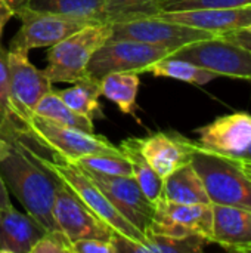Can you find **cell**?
Wrapping results in <instances>:
<instances>
[{
  "label": "cell",
  "instance_id": "7402d4cb",
  "mask_svg": "<svg viewBox=\"0 0 251 253\" xmlns=\"http://www.w3.org/2000/svg\"><path fill=\"white\" fill-rule=\"evenodd\" d=\"M120 150L123 154L129 159L133 170V178L141 187L142 193L152 202L158 203L163 199V185L164 179L160 178V175L151 168V165L146 162V159L142 156L138 139L136 138H127L120 145Z\"/></svg>",
  "mask_w": 251,
  "mask_h": 253
},
{
  "label": "cell",
  "instance_id": "e0dca14e",
  "mask_svg": "<svg viewBox=\"0 0 251 253\" xmlns=\"http://www.w3.org/2000/svg\"><path fill=\"white\" fill-rule=\"evenodd\" d=\"M46 230L28 213L12 205L0 209V253H31V248Z\"/></svg>",
  "mask_w": 251,
  "mask_h": 253
},
{
  "label": "cell",
  "instance_id": "4316f807",
  "mask_svg": "<svg viewBox=\"0 0 251 253\" xmlns=\"http://www.w3.org/2000/svg\"><path fill=\"white\" fill-rule=\"evenodd\" d=\"M25 135H31V133L28 127L15 117L10 105L7 50L0 46V138L10 141Z\"/></svg>",
  "mask_w": 251,
  "mask_h": 253
},
{
  "label": "cell",
  "instance_id": "4fadbf2b",
  "mask_svg": "<svg viewBox=\"0 0 251 253\" xmlns=\"http://www.w3.org/2000/svg\"><path fill=\"white\" fill-rule=\"evenodd\" d=\"M197 133V144L204 150L235 159L251 145V114L240 111L220 116L198 127Z\"/></svg>",
  "mask_w": 251,
  "mask_h": 253
},
{
  "label": "cell",
  "instance_id": "8992f818",
  "mask_svg": "<svg viewBox=\"0 0 251 253\" xmlns=\"http://www.w3.org/2000/svg\"><path fill=\"white\" fill-rule=\"evenodd\" d=\"M172 56L186 59L217 77L251 82V50L223 36L189 43L175 50Z\"/></svg>",
  "mask_w": 251,
  "mask_h": 253
},
{
  "label": "cell",
  "instance_id": "7c38bea8",
  "mask_svg": "<svg viewBox=\"0 0 251 253\" xmlns=\"http://www.w3.org/2000/svg\"><path fill=\"white\" fill-rule=\"evenodd\" d=\"M84 170V169H83ZM90 179L104 191L114 208L132 222L141 233L146 234L157 211V203H152L141 190L133 176H114L84 170Z\"/></svg>",
  "mask_w": 251,
  "mask_h": 253
},
{
  "label": "cell",
  "instance_id": "9a60e30c",
  "mask_svg": "<svg viewBox=\"0 0 251 253\" xmlns=\"http://www.w3.org/2000/svg\"><path fill=\"white\" fill-rule=\"evenodd\" d=\"M158 16L172 22L200 28L213 33L216 36H222L237 30L251 28V4L241 7H225V9L172 10V12H161Z\"/></svg>",
  "mask_w": 251,
  "mask_h": 253
},
{
  "label": "cell",
  "instance_id": "d6a6232c",
  "mask_svg": "<svg viewBox=\"0 0 251 253\" xmlns=\"http://www.w3.org/2000/svg\"><path fill=\"white\" fill-rule=\"evenodd\" d=\"M225 39H229L244 47H247L249 50H251V28H244V30H237L232 33H226L222 34Z\"/></svg>",
  "mask_w": 251,
  "mask_h": 253
},
{
  "label": "cell",
  "instance_id": "d4e9b609",
  "mask_svg": "<svg viewBox=\"0 0 251 253\" xmlns=\"http://www.w3.org/2000/svg\"><path fill=\"white\" fill-rule=\"evenodd\" d=\"M34 114L47 119L50 122L64 125V126H70V127H75L89 133L95 132L93 127V122L77 114L75 111H72L64 101L62 98L56 93V90H49L37 104Z\"/></svg>",
  "mask_w": 251,
  "mask_h": 253
},
{
  "label": "cell",
  "instance_id": "ac0fdd59",
  "mask_svg": "<svg viewBox=\"0 0 251 253\" xmlns=\"http://www.w3.org/2000/svg\"><path fill=\"white\" fill-rule=\"evenodd\" d=\"M155 218L175 222L188 231L206 237L212 243L213 233V205H182L161 199L157 203Z\"/></svg>",
  "mask_w": 251,
  "mask_h": 253
},
{
  "label": "cell",
  "instance_id": "44dd1931",
  "mask_svg": "<svg viewBox=\"0 0 251 253\" xmlns=\"http://www.w3.org/2000/svg\"><path fill=\"white\" fill-rule=\"evenodd\" d=\"M62 101L77 114L95 122V119H102V107L99 104L101 95V82L90 77H84L71 87L56 90Z\"/></svg>",
  "mask_w": 251,
  "mask_h": 253
},
{
  "label": "cell",
  "instance_id": "83f0119b",
  "mask_svg": "<svg viewBox=\"0 0 251 253\" xmlns=\"http://www.w3.org/2000/svg\"><path fill=\"white\" fill-rule=\"evenodd\" d=\"M207 243L210 242L203 236L169 237L146 233L145 242L142 243V253H197L203 252Z\"/></svg>",
  "mask_w": 251,
  "mask_h": 253
},
{
  "label": "cell",
  "instance_id": "836d02e7",
  "mask_svg": "<svg viewBox=\"0 0 251 253\" xmlns=\"http://www.w3.org/2000/svg\"><path fill=\"white\" fill-rule=\"evenodd\" d=\"M12 16H15V10L7 4L6 0H0V39H1L6 24L9 22V19Z\"/></svg>",
  "mask_w": 251,
  "mask_h": 253
},
{
  "label": "cell",
  "instance_id": "f1b7e54d",
  "mask_svg": "<svg viewBox=\"0 0 251 253\" xmlns=\"http://www.w3.org/2000/svg\"><path fill=\"white\" fill-rule=\"evenodd\" d=\"M71 162V160H70ZM78 168L102 175L114 176H133L132 165L129 159L121 153H101L72 160Z\"/></svg>",
  "mask_w": 251,
  "mask_h": 253
},
{
  "label": "cell",
  "instance_id": "4dcf8cb0",
  "mask_svg": "<svg viewBox=\"0 0 251 253\" xmlns=\"http://www.w3.org/2000/svg\"><path fill=\"white\" fill-rule=\"evenodd\" d=\"M71 242L61 230L46 231L31 248V253H70Z\"/></svg>",
  "mask_w": 251,
  "mask_h": 253
},
{
  "label": "cell",
  "instance_id": "1f68e13d",
  "mask_svg": "<svg viewBox=\"0 0 251 253\" xmlns=\"http://www.w3.org/2000/svg\"><path fill=\"white\" fill-rule=\"evenodd\" d=\"M70 253H117V251L112 240L81 239L71 243Z\"/></svg>",
  "mask_w": 251,
  "mask_h": 253
},
{
  "label": "cell",
  "instance_id": "cb8c5ba5",
  "mask_svg": "<svg viewBox=\"0 0 251 253\" xmlns=\"http://www.w3.org/2000/svg\"><path fill=\"white\" fill-rule=\"evenodd\" d=\"M146 73H151L154 77L175 79V80H180V82L191 83L195 86H204L213 82L215 79H217V74L209 70H204L186 59H180L172 55L152 64Z\"/></svg>",
  "mask_w": 251,
  "mask_h": 253
},
{
  "label": "cell",
  "instance_id": "30bf717a",
  "mask_svg": "<svg viewBox=\"0 0 251 253\" xmlns=\"http://www.w3.org/2000/svg\"><path fill=\"white\" fill-rule=\"evenodd\" d=\"M111 28H112L111 39L138 40V42L167 47L173 52L189 43L216 36L213 33L194 28L189 25H183V24L172 22L160 16H151V18L121 22V24H112Z\"/></svg>",
  "mask_w": 251,
  "mask_h": 253
},
{
  "label": "cell",
  "instance_id": "ab89813d",
  "mask_svg": "<svg viewBox=\"0 0 251 253\" xmlns=\"http://www.w3.org/2000/svg\"><path fill=\"white\" fill-rule=\"evenodd\" d=\"M250 252H251V251H250Z\"/></svg>",
  "mask_w": 251,
  "mask_h": 253
},
{
  "label": "cell",
  "instance_id": "603a6c76",
  "mask_svg": "<svg viewBox=\"0 0 251 253\" xmlns=\"http://www.w3.org/2000/svg\"><path fill=\"white\" fill-rule=\"evenodd\" d=\"M105 1L107 0H28L25 6L34 10L105 22Z\"/></svg>",
  "mask_w": 251,
  "mask_h": 253
},
{
  "label": "cell",
  "instance_id": "f546056e",
  "mask_svg": "<svg viewBox=\"0 0 251 253\" xmlns=\"http://www.w3.org/2000/svg\"><path fill=\"white\" fill-rule=\"evenodd\" d=\"M251 0H166L163 12L189 9H225L250 6Z\"/></svg>",
  "mask_w": 251,
  "mask_h": 253
},
{
  "label": "cell",
  "instance_id": "3957f363",
  "mask_svg": "<svg viewBox=\"0 0 251 253\" xmlns=\"http://www.w3.org/2000/svg\"><path fill=\"white\" fill-rule=\"evenodd\" d=\"M111 24L87 25L49 47L46 76L52 83H75L86 76L93 53L111 37Z\"/></svg>",
  "mask_w": 251,
  "mask_h": 253
},
{
  "label": "cell",
  "instance_id": "d6986e66",
  "mask_svg": "<svg viewBox=\"0 0 251 253\" xmlns=\"http://www.w3.org/2000/svg\"><path fill=\"white\" fill-rule=\"evenodd\" d=\"M163 199L182 205H212L204 184L191 163L179 168L164 179Z\"/></svg>",
  "mask_w": 251,
  "mask_h": 253
},
{
  "label": "cell",
  "instance_id": "f35d334b",
  "mask_svg": "<svg viewBox=\"0 0 251 253\" xmlns=\"http://www.w3.org/2000/svg\"><path fill=\"white\" fill-rule=\"evenodd\" d=\"M244 166V169H246V172L249 173V176L251 178V165H243Z\"/></svg>",
  "mask_w": 251,
  "mask_h": 253
},
{
  "label": "cell",
  "instance_id": "8fae6325",
  "mask_svg": "<svg viewBox=\"0 0 251 253\" xmlns=\"http://www.w3.org/2000/svg\"><path fill=\"white\" fill-rule=\"evenodd\" d=\"M53 218L58 230H61L71 243L81 239L112 240L115 234L111 227L95 215L61 179L55 194Z\"/></svg>",
  "mask_w": 251,
  "mask_h": 253
},
{
  "label": "cell",
  "instance_id": "484cf974",
  "mask_svg": "<svg viewBox=\"0 0 251 253\" xmlns=\"http://www.w3.org/2000/svg\"><path fill=\"white\" fill-rule=\"evenodd\" d=\"M166 0H107L105 18L107 24H121L151 16L163 12Z\"/></svg>",
  "mask_w": 251,
  "mask_h": 253
},
{
  "label": "cell",
  "instance_id": "9c48e42d",
  "mask_svg": "<svg viewBox=\"0 0 251 253\" xmlns=\"http://www.w3.org/2000/svg\"><path fill=\"white\" fill-rule=\"evenodd\" d=\"M7 73L13 114L27 126L40 99L53 89V83L49 80L44 70H38L30 62L28 53L25 52L7 50Z\"/></svg>",
  "mask_w": 251,
  "mask_h": 253
},
{
  "label": "cell",
  "instance_id": "ba28073f",
  "mask_svg": "<svg viewBox=\"0 0 251 253\" xmlns=\"http://www.w3.org/2000/svg\"><path fill=\"white\" fill-rule=\"evenodd\" d=\"M15 16L21 19V28L12 37L9 50H18L28 53L34 47H50L72 33L98 24L87 19L71 18L53 12L34 10L27 6L15 12Z\"/></svg>",
  "mask_w": 251,
  "mask_h": 253
},
{
  "label": "cell",
  "instance_id": "2e32d148",
  "mask_svg": "<svg viewBox=\"0 0 251 253\" xmlns=\"http://www.w3.org/2000/svg\"><path fill=\"white\" fill-rule=\"evenodd\" d=\"M212 243L231 252L251 251V211L213 205Z\"/></svg>",
  "mask_w": 251,
  "mask_h": 253
},
{
  "label": "cell",
  "instance_id": "5bb4252c",
  "mask_svg": "<svg viewBox=\"0 0 251 253\" xmlns=\"http://www.w3.org/2000/svg\"><path fill=\"white\" fill-rule=\"evenodd\" d=\"M136 139L142 156L161 179H166L179 168L191 163L194 141L180 133L155 132Z\"/></svg>",
  "mask_w": 251,
  "mask_h": 253
},
{
  "label": "cell",
  "instance_id": "277c9868",
  "mask_svg": "<svg viewBox=\"0 0 251 253\" xmlns=\"http://www.w3.org/2000/svg\"><path fill=\"white\" fill-rule=\"evenodd\" d=\"M40 160L61 181H64L95 215H98L107 225H109L115 234H120L136 243L145 242V234L141 233L114 208L104 191L90 179V176L81 168L56 154H53V159H47L40 154Z\"/></svg>",
  "mask_w": 251,
  "mask_h": 253
},
{
  "label": "cell",
  "instance_id": "6da1fadb",
  "mask_svg": "<svg viewBox=\"0 0 251 253\" xmlns=\"http://www.w3.org/2000/svg\"><path fill=\"white\" fill-rule=\"evenodd\" d=\"M9 142V154L0 163V173L7 190L46 231L58 230L53 203L59 178L41 163L37 151L41 144L31 135Z\"/></svg>",
  "mask_w": 251,
  "mask_h": 253
},
{
  "label": "cell",
  "instance_id": "74e56055",
  "mask_svg": "<svg viewBox=\"0 0 251 253\" xmlns=\"http://www.w3.org/2000/svg\"><path fill=\"white\" fill-rule=\"evenodd\" d=\"M6 1H7V4L16 12V10H19L21 7H24V6L27 4L28 0H6Z\"/></svg>",
  "mask_w": 251,
  "mask_h": 253
},
{
  "label": "cell",
  "instance_id": "52a82bcc",
  "mask_svg": "<svg viewBox=\"0 0 251 253\" xmlns=\"http://www.w3.org/2000/svg\"><path fill=\"white\" fill-rule=\"evenodd\" d=\"M27 126L31 136L37 142L49 148L53 154L71 162L92 154L121 153L118 145L112 144L102 135L64 126L43 119L37 114L30 119Z\"/></svg>",
  "mask_w": 251,
  "mask_h": 253
},
{
  "label": "cell",
  "instance_id": "d590c367",
  "mask_svg": "<svg viewBox=\"0 0 251 253\" xmlns=\"http://www.w3.org/2000/svg\"><path fill=\"white\" fill-rule=\"evenodd\" d=\"M9 150H10V142L4 138H0V163L9 154Z\"/></svg>",
  "mask_w": 251,
  "mask_h": 253
},
{
  "label": "cell",
  "instance_id": "7a4b0ae2",
  "mask_svg": "<svg viewBox=\"0 0 251 253\" xmlns=\"http://www.w3.org/2000/svg\"><path fill=\"white\" fill-rule=\"evenodd\" d=\"M191 165L200 175L212 205L251 211V178L238 160L212 153L194 142Z\"/></svg>",
  "mask_w": 251,
  "mask_h": 253
},
{
  "label": "cell",
  "instance_id": "5b68a950",
  "mask_svg": "<svg viewBox=\"0 0 251 253\" xmlns=\"http://www.w3.org/2000/svg\"><path fill=\"white\" fill-rule=\"evenodd\" d=\"M173 50L130 39H108L92 56L86 76L101 80L111 73H146L160 59L172 55Z\"/></svg>",
  "mask_w": 251,
  "mask_h": 253
},
{
  "label": "cell",
  "instance_id": "e575fe53",
  "mask_svg": "<svg viewBox=\"0 0 251 253\" xmlns=\"http://www.w3.org/2000/svg\"><path fill=\"white\" fill-rule=\"evenodd\" d=\"M12 203H10V199H9V190L3 181V176L0 173V209L3 208H9Z\"/></svg>",
  "mask_w": 251,
  "mask_h": 253
},
{
  "label": "cell",
  "instance_id": "8d00e7d4",
  "mask_svg": "<svg viewBox=\"0 0 251 253\" xmlns=\"http://www.w3.org/2000/svg\"><path fill=\"white\" fill-rule=\"evenodd\" d=\"M235 160H238L241 165H251V145L244 153H241L238 157H235Z\"/></svg>",
  "mask_w": 251,
  "mask_h": 253
},
{
  "label": "cell",
  "instance_id": "ffe728a7",
  "mask_svg": "<svg viewBox=\"0 0 251 253\" xmlns=\"http://www.w3.org/2000/svg\"><path fill=\"white\" fill-rule=\"evenodd\" d=\"M101 95L114 102L126 116H135L141 79L138 73H111L101 80Z\"/></svg>",
  "mask_w": 251,
  "mask_h": 253
}]
</instances>
